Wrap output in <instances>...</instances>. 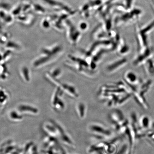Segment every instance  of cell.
<instances>
[{
  "mask_svg": "<svg viewBox=\"0 0 154 154\" xmlns=\"http://www.w3.org/2000/svg\"><path fill=\"white\" fill-rule=\"evenodd\" d=\"M128 60L126 57H120L112 62L109 63L106 67L108 73L113 74L121 70L128 64Z\"/></svg>",
  "mask_w": 154,
  "mask_h": 154,
  "instance_id": "6da1fadb",
  "label": "cell"
},
{
  "mask_svg": "<svg viewBox=\"0 0 154 154\" xmlns=\"http://www.w3.org/2000/svg\"><path fill=\"white\" fill-rule=\"evenodd\" d=\"M152 128H154V122H153L152 123Z\"/></svg>",
  "mask_w": 154,
  "mask_h": 154,
  "instance_id": "9c48e42d",
  "label": "cell"
},
{
  "mask_svg": "<svg viewBox=\"0 0 154 154\" xmlns=\"http://www.w3.org/2000/svg\"><path fill=\"white\" fill-rule=\"evenodd\" d=\"M90 126V131L94 134H95L96 137L102 139L110 136L111 134L110 130L107 129L101 125L94 124H91Z\"/></svg>",
  "mask_w": 154,
  "mask_h": 154,
  "instance_id": "3957f363",
  "label": "cell"
},
{
  "mask_svg": "<svg viewBox=\"0 0 154 154\" xmlns=\"http://www.w3.org/2000/svg\"><path fill=\"white\" fill-rule=\"evenodd\" d=\"M124 79L125 82L129 88L137 87L142 81L137 75L131 70L127 71L125 72Z\"/></svg>",
  "mask_w": 154,
  "mask_h": 154,
  "instance_id": "7a4b0ae2",
  "label": "cell"
},
{
  "mask_svg": "<svg viewBox=\"0 0 154 154\" xmlns=\"http://www.w3.org/2000/svg\"><path fill=\"white\" fill-rule=\"evenodd\" d=\"M146 74L149 75H154V60L150 59L143 65Z\"/></svg>",
  "mask_w": 154,
  "mask_h": 154,
  "instance_id": "8992f818",
  "label": "cell"
},
{
  "mask_svg": "<svg viewBox=\"0 0 154 154\" xmlns=\"http://www.w3.org/2000/svg\"><path fill=\"white\" fill-rule=\"evenodd\" d=\"M116 50L119 56L123 57L128 55L130 51V47L122 38H121Z\"/></svg>",
  "mask_w": 154,
  "mask_h": 154,
  "instance_id": "5b68a950",
  "label": "cell"
},
{
  "mask_svg": "<svg viewBox=\"0 0 154 154\" xmlns=\"http://www.w3.org/2000/svg\"><path fill=\"white\" fill-rule=\"evenodd\" d=\"M57 88L52 98L51 103L55 110L60 111L64 109L65 105L64 102L60 98V89L59 88Z\"/></svg>",
  "mask_w": 154,
  "mask_h": 154,
  "instance_id": "277c9868",
  "label": "cell"
},
{
  "mask_svg": "<svg viewBox=\"0 0 154 154\" xmlns=\"http://www.w3.org/2000/svg\"><path fill=\"white\" fill-rule=\"evenodd\" d=\"M150 120L149 117L147 116H142L140 121V125L144 129H147L150 126Z\"/></svg>",
  "mask_w": 154,
  "mask_h": 154,
  "instance_id": "ba28073f",
  "label": "cell"
},
{
  "mask_svg": "<svg viewBox=\"0 0 154 154\" xmlns=\"http://www.w3.org/2000/svg\"><path fill=\"white\" fill-rule=\"evenodd\" d=\"M76 111L78 116L81 119H83L86 114V107L82 103H80L76 106Z\"/></svg>",
  "mask_w": 154,
  "mask_h": 154,
  "instance_id": "52a82bcc",
  "label": "cell"
}]
</instances>
